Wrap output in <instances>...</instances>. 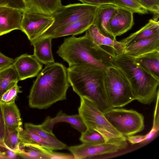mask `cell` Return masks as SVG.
<instances>
[{
  "instance_id": "obj_1",
  "label": "cell",
  "mask_w": 159,
  "mask_h": 159,
  "mask_svg": "<svg viewBox=\"0 0 159 159\" xmlns=\"http://www.w3.org/2000/svg\"><path fill=\"white\" fill-rule=\"evenodd\" d=\"M37 76L28 96L30 107L46 109L56 102L66 99L70 85L67 68L63 65L54 62L46 65Z\"/></svg>"
},
{
  "instance_id": "obj_2",
  "label": "cell",
  "mask_w": 159,
  "mask_h": 159,
  "mask_svg": "<svg viewBox=\"0 0 159 159\" xmlns=\"http://www.w3.org/2000/svg\"><path fill=\"white\" fill-rule=\"evenodd\" d=\"M57 53L69 66L88 64L105 72L113 66L112 60L116 55L113 50L98 45L85 35L65 38Z\"/></svg>"
},
{
  "instance_id": "obj_3",
  "label": "cell",
  "mask_w": 159,
  "mask_h": 159,
  "mask_svg": "<svg viewBox=\"0 0 159 159\" xmlns=\"http://www.w3.org/2000/svg\"><path fill=\"white\" fill-rule=\"evenodd\" d=\"M67 71L70 86L80 97L89 98L103 113L112 108L105 89V71L88 64L70 66Z\"/></svg>"
},
{
  "instance_id": "obj_4",
  "label": "cell",
  "mask_w": 159,
  "mask_h": 159,
  "mask_svg": "<svg viewBox=\"0 0 159 159\" xmlns=\"http://www.w3.org/2000/svg\"><path fill=\"white\" fill-rule=\"evenodd\" d=\"M112 63L128 80L135 100L144 104H149L157 97L159 80L140 67L133 57L124 53L117 54Z\"/></svg>"
},
{
  "instance_id": "obj_5",
  "label": "cell",
  "mask_w": 159,
  "mask_h": 159,
  "mask_svg": "<svg viewBox=\"0 0 159 159\" xmlns=\"http://www.w3.org/2000/svg\"><path fill=\"white\" fill-rule=\"evenodd\" d=\"M80 105L78 109L80 116L87 129L95 130L103 137L105 142L126 140L110 124L104 113L89 98L80 97Z\"/></svg>"
},
{
  "instance_id": "obj_6",
  "label": "cell",
  "mask_w": 159,
  "mask_h": 159,
  "mask_svg": "<svg viewBox=\"0 0 159 159\" xmlns=\"http://www.w3.org/2000/svg\"><path fill=\"white\" fill-rule=\"evenodd\" d=\"M104 85L112 108L122 107L135 100L128 80L118 68L113 66L106 71Z\"/></svg>"
},
{
  "instance_id": "obj_7",
  "label": "cell",
  "mask_w": 159,
  "mask_h": 159,
  "mask_svg": "<svg viewBox=\"0 0 159 159\" xmlns=\"http://www.w3.org/2000/svg\"><path fill=\"white\" fill-rule=\"evenodd\" d=\"M104 114L112 126L125 137L134 135L144 129V116L135 110L114 108Z\"/></svg>"
},
{
  "instance_id": "obj_8",
  "label": "cell",
  "mask_w": 159,
  "mask_h": 159,
  "mask_svg": "<svg viewBox=\"0 0 159 159\" xmlns=\"http://www.w3.org/2000/svg\"><path fill=\"white\" fill-rule=\"evenodd\" d=\"M98 7L80 3L62 5L60 9L52 15L54 21L51 26L34 40L50 37L60 28L95 14Z\"/></svg>"
},
{
  "instance_id": "obj_9",
  "label": "cell",
  "mask_w": 159,
  "mask_h": 159,
  "mask_svg": "<svg viewBox=\"0 0 159 159\" xmlns=\"http://www.w3.org/2000/svg\"><path fill=\"white\" fill-rule=\"evenodd\" d=\"M54 21L52 16L38 13L27 8L23 12L21 30L31 42L46 31Z\"/></svg>"
},
{
  "instance_id": "obj_10",
  "label": "cell",
  "mask_w": 159,
  "mask_h": 159,
  "mask_svg": "<svg viewBox=\"0 0 159 159\" xmlns=\"http://www.w3.org/2000/svg\"><path fill=\"white\" fill-rule=\"evenodd\" d=\"M127 146L126 140L108 142L93 144L83 143L66 148L73 155L74 159H86L98 155L113 153L125 149Z\"/></svg>"
},
{
  "instance_id": "obj_11",
  "label": "cell",
  "mask_w": 159,
  "mask_h": 159,
  "mask_svg": "<svg viewBox=\"0 0 159 159\" xmlns=\"http://www.w3.org/2000/svg\"><path fill=\"white\" fill-rule=\"evenodd\" d=\"M13 64L20 81L37 76L43 67V64L33 55L27 53L16 57Z\"/></svg>"
},
{
  "instance_id": "obj_12",
  "label": "cell",
  "mask_w": 159,
  "mask_h": 159,
  "mask_svg": "<svg viewBox=\"0 0 159 159\" xmlns=\"http://www.w3.org/2000/svg\"><path fill=\"white\" fill-rule=\"evenodd\" d=\"M134 24L133 13L117 7L109 20L108 26L110 33L116 38L130 30Z\"/></svg>"
},
{
  "instance_id": "obj_13",
  "label": "cell",
  "mask_w": 159,
  "mask_h": 159,
  "mask_svg": "<svg viewBox=\"0 0 159 159\" xmlns=\"http://www.w3.org/2000/svg\"><path fill=\"white\" fill-rule=\"evenodd\" d=\"M23 11L0 6V36L16 30H21Z\"/></svg>"
},
{
  "instance_id": "obj_14",
  "label": "cell",
  "mask_w": 159,
  "mask_h": 159,
  "mask_svg": "<svg viewBox=\"0 0 159 159\" xmlns=\"http://www.w3.org/2000/svg\"><path fill=\"white\" fill-rule=\"evenodd\" d=\"M65 122L70 124L71 126L81 133L84 132L87 128L79 114L68 115L60 110L53 118L47 117L40 125L41 128L46 131L52 133L53 127L56 124Z\"/></svg>"
},
{
  "instance_id": "obj_15",
  "label": "cell",
  "mask_w": 159,
  "mask_h": 159,
  "mask_svg": "<svg viewBox=\"0 0 159 159\" xmlns=\"http://www.w3.org/2000/svg\"><path fill=\"white\" fill-rule=\"evenodd\" d=\"M117 7L112 4L98 6L93 24L101 34L113 39H116L110 33L108 25L109 20Z\"/></svg>"
},
{
  "instance_id": "obj_16",
  "label": "cell",
  "mask_w": 159,
  "mask_h": 159,
  "mask_svg": "<svg viewBox=\"0 0 159 159\" xmlns=\"http://www.w3.org/2000/svg\"><path fill=\"white\" fill-rule=\"evenodd\" d=\"M155 51H159V34L128 45L124 53L135 57Z\"/></svg>"
},
{
  "instance_id": "obj_17",
  "label": "cell",
  "mask_w": 159,
  "mask_h": 159,
  "mask_svg": "<svg viewBox=\"0 0 159 159\" xmlns=\"http://www.w3.org/2000/svg\"><path fill=\"white\" fill-rule=\"evenodd\" d=\"M85 32V35L98 45L113 49L116 55L124 53L125 46L123 43L102 34L93 25H91Z\"/></svg>"
},
{
  "instance_id": "obj_18",
  "label": "cell",
  "mask_w": 159,
  "mask_h": 159,
  "mask_svg": "<svg viewBox=\"0 0 159 159\" xmlns=\"http://www.w3.org/2000/svg\"><path fill=\"white\" fill-rule=\"evenodd\" d=\"M96 13L75 22L63 26L54 32L50 37L52 39L81 34L93 24Z\"/></svg>"
},
{
  "instance_id": "obj_19",
  "label": "cell",
  "mask_w": 159,
  "mask_h": 159,
  "mask_svg": "<svg viewBox=\"0 0 159 159\" xmlns=\"http://www.w3.org/2000/svg\"><path fill=\"white\" fill-rule=\"evenodd\" d=\"M52 39L49 37L30 42L34 47L33 55L40 62L45 65L54 62L52 51Z\"/></svg>"
},
{
  "instance_id": "obj_20",
  "label": "cell",
  "mask_w": 159,
  "mask_h": 159,
  "mask_svg": "<svg viewBox=\"0 0 159 159\" xmlns=\"http://www.w3.org/2000/svg\"><path fill=\"white\" fill-rule=\"evenodd\" d=\"M159 34V21L150 19L145 25L138 31L120 41L125 48L139 41L147 39Z\"/></svg>"
},
{
  "instance_id": "obj_21",
  "label": "cell",
  "mask_w": 159,
  "mask_h": 159,
  "mask_svg": "<svg viewBox=\"0 0 159 159\" xmlns=\"http://www.w3.org/2000/svg\"><path fill=\"white\" fill-rule=\"evenodd\" d=\"M133 58L140 67L159 80V51L152 52Z\"/></svg>"
},
{
  "instance_id": "obj_22",
  "label": "cell",
  "mask_w": 159,
  "mask_h": 159,
  "mask_svg": "<svg viewBox=\"0 0 159 159\" xmlns=\"http://www.w3.org/2000/svg\"><path fill=\"white\" fill-rule=\"evenodd\" d=\"M1 104L6 126L19 130L22 129L20 113L15 103Z\"/></svg>"
},
{
  "instance_id": "obj_23",
  "label": "cell",
  "mask_w": 159,
  "mask_h": 159,
  "mask_svg": "<svg viewBox=\"0 0 159 159\" xmlns=\"http://www.w3.org/2000/svg\"><path fill=\"white\" fill-rule=\"evenodd\" d=\"M28 8L52 16L62 6L61 0H24Z\"/></svg>"
},
{
  "instance_id": "obj_24",
  "label": "cell",
  "mask_w": 159,
  "mask_h": 159,
  "mask_svg": "<svg viewBox=\"0 0 159 159\" xmlns=\"http://www.w3.org/2000/svg\"><path fill=\"white\" fill-rule=\"evenodd\" d=\"M20 151L17 154L23 158L50 159L51 150L45 148L38 144L25 145L20 146Z\"/></svg>"
},
{
  "instance_id": "obj_25",
  "label": "cell",
  "mask_w": 159,
  "mask_h": 159,
  "mask_svg": "<svg viewBox=\"0 0 159 159\" xmlns=\"http://www.w3.org/2000/svg\"><path fill=\"white\" fill-rule=\"evenodd\" d=\"M19 81L13 64L0 68V101L4 93Z\"/></svg>"
},
{
  "instance_id": "obj_26",
  "label": "cell",
  "mask_w": 159,
  "mask_h": 159,
  "mask_svg": "<svg viewBox=\"0 0 159 159\" xmlns=\"http://www.w3.org/2000/svg\"><path fill=\"white\" fill-rule=\"evenodd\" d=\"M19 137L20 141V146L37 144L47 149L52 150H59L55 145L23 128L19 131Z\"/></svg>"
},
{
  "instance_id": "obj_27",
  "label": "cell",
  "mask_w": 159,
  "mask_h": 159,
  "mask_svg": "<svg viewBox=\"0 0 159 159\" xmlns=\"http://www.w3.org/2000/svg\"><path fill=\"white\" fill-rule=\"evenodd\" d=\"M25 129L34 134L46 140L55 145L59 150L66 148L67 145L59 140L53 133H50L43 129L40 125H36L31 123L25 124Z\"/></svg>"
},
{
  "instance_id": "obj_28",
  "label": "cell",
  "mask_w": 159,
  "mask_h": 159,
  "mask_svg": "<svg viewBox=\"0 0 159 159\" xmlns=\"http://www.w3.org/2000/svg\"><path fill=\"white\" fill-rule=\"evenodd\" d=\"M20 130L6 126L3 142L6 148L17 154L20 151Z\"/></svg>"
},
{
  "instance_id": "obj_29",
  "label": "cell",
  "mask_w": 159,
  "mask_h": 159,
  "mask_svg": "<svg viewBox=\"0 0 159 159\" xmlns=\"http://www.w3.org/2000/svg\"><path fill=\"white\" fill-rule=\"evenodd\" d=\"M118 7L129 10L133 13L148 14V11L139 0H113Z\"/></svg>"
},
{
  "instance_id": "obj_30",
  "label": "cell",
  "mask_w": 159,
  "mask_h": 159,
  "mask_svg": "<svg viewBox=\"0 0 159 159\" xmlns=\"http://www.w3.org/2000/svg\"><path fill=\"white\" fill-rule=\"evenodd\" d=\"M81 134L79 139L83 143L96 144L106 142L102 136L95 130L87 129Z\"/></svg>"
},
{
  "instance_id": "obj_31",
  "label": "cell",
  "mask_w": 159,
  "mask_h": 159,
  "mask_svg": "<svg viewBox=\"0 0 159 159\" xmlns=\"http://www.w3.org/2000/svg\"><path fill=\"white\" fill-rule=\"evenodd\" d=\"M21 88V87L18 85L17 83L15 84L4 93L1 97L0 102L2 104L15 102L18 94L22 92L20 89Z\"/></svg>"
},
{
  "instance_id": "obj_32",
  "label": "cell",
  "mask_w": 159,
  "mask_h": 159,
  "mask_svg": "<svg viewBox=\"0 0 159 159\" xmlns=\"http://www.w3.org/2000/svg\"><path fill=\"white\" fill-rule=\"evenodd\" d=\"M148 11L154 15L153 19L157 20L159 14V0H139Z\"/></svg>"
},
{
  "instance_id": "obj_33",
  "label": "cell",
  "mask_w": 159,
  "mask_h": 159,
  "mask_svg": "<svg viewBox=\"0 0 159 159\" xmlns=\"http://www.w3.org/2000/svg\"><path fill=\"white\" fill-rule=\"evenodd\" d=\"M0 6L16 8L22 11L28 8L24 0H0Z\"/></svg>"
},
{
  "instance_id": "obj_34",
  "label": "cell",
  "mask_w": 159,
  "mask_h": 159,
  "mask_svg": "<svg viewBox=\"0 0 159 159\" xmlns=\"http://www.w3.org/2000/svg\"><path fill=\"white\" fill-rule=\"evenodd\" d=\"M82 3L98 6L106 4H114L113 0H78Z\"/></svg>"
},
{
  "instance_id": "obj_35",
  "label": "cell",
  "mask_w": 159,
  "mask_h": 159,
  "mask_svg": "<svg viewBox=\"0 0 159 159\" xmlns=\"http://www.w3.org/2000/svg\"><path fill=\"white\" fill-rule=\"evenodd\" d=\"M14 59L9 57L0 51V68H4L13 64Z\"/></svg>"
},
{
  "instance_id": "obj_36",
  "label": "cell",
  "mask_w": 159,
  "mask_h": 159,
  "mask_svg": "<svg viewBox=\"0 0 159 159\" xmlns=\"http://www.w3.org/2000/svg\"><path fill=\"white\" fill-rule=\"evenodd\" d=\"M5 128L6 125L3 117L1 104L0 102V139L3 142L5 136Z\"/></svg>"
},
{
  "instance_id": "obj_37",
  "label": "cell",
  "mask_w": 159,
  "mask_h": 159,
  "mask_svg": "<svg viewBox=\"0 0 159 159\" xmlns=\"http://www.w3.org/2000/svg\"><path fill=\"white\" fill-rule=\"evenodd\" d=\"M145 135H132L127 137L128 141L132 144L140 143L144 142L145 139Z\"/></svg>"
},
{
  "instance_id": "obj_38",
  "label": "cell",
  "mask_w": 159,
  "mask_h": 159,
  "mask_svg": "<svg viewBox=\"0 0 159 159\" xmlns=\"http://www.w3.org/2000/svg\"><path fill=\"white\" fill-rule=\"evenodd\" d=\"M8 149L4 143L0 139V153L1 155V158H5L6 152Z\"/></svg>"
},
{
  "instance_id": "obj_39",
  "label": "cell",
  "mask_w": 159,
  "mask_h": 159,
  "mask_svg": "<svg viewBox=\"0 0 159 159\" xmlns=\"http://www.w3.org/2000/svg\"><path fill=\"white\" fill-rule=\"evenodd\" d=\"M0 158H1V155L0 153Z\"/></svg>"
}]
</instances>
